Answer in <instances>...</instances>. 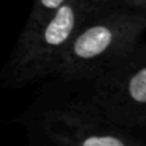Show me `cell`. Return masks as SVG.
<instances>
[{
    "mask_svg": "<svg viewBox=\"0 0 146 146\" xmlns=\"http://www.w3.org/2000/svg\"><path fill=\"white\" fill-rule=\"evenodd\" d=\"M66 2L68 0H35L24 30H35L44 25L60 11Z\"/></svg>",
    "mask_w": 146,
    "mask_h": 146,
    "instance_id": "obj_5",
    "label": "cell"
},
{
    "mask_svg": "<svg viewBox=\"0 0 146 146\" xmlns=\"http://www.w3.org/2000/svg\"><path fill=\"white\" fill-rule=\"evenodd\" d=\"M98 13L85 0H68L44 25L22 30L7 64L8 85L17 86L55 76L79 30Z\"/></svg>",
    "mask_w": 146,
    "mask_h": 146,
    "instance_id": "obj_2",
    "label": "cell"
},
{
    "mask_svg": "<svg viewBox=\"0 0 146 146\" xmlns=\"http://www.w3.org/2000/svg\"><path fill=\"white\" fill-rule=\"evenodd\" d=\"M121 8L143 11V10H146V0H123L121 2Z\"/></svg>",
    "mask_w": 146,
    "mask_h": 146,
    "instance_id": "obj_7",
    "label": "cell"
},
{
    "mask_svg": "<svg viewBox=\"0 0 146 146\" xmlns=\"http://www.w3.org/2000/svg\"><path fill=\"white\" fill-rule=\"evenodd\" d=\"M86 3L96 11L102 13L107 10H113V8H121V2L123 0H85Z\"/></svg>",
    "mask_w": 146,
    "mask_h": 146,
    "instance_id": "obj_6",
    "label": "cell"
},
{
    "mask_svg": "<svg viewBox=\"0 0 146 146\" xmlns=\"http://www.w3.org/2000/svg\"><path fill=\"white\" fill-rule=\"evenodd\" d=\"M88 104L123 129H146V44L94 77Z\"/></svg>",
    "mask_w": 146,
    "mask_h": 146,
    "instance_id": "obj_3",
    "label": "cell"
},
{
    "mask_svg": "<svg viewBox=\"0 0 146 146\" xmlns=\"http://www.w3.org/2000/svg\"><path fill=\"white\" fill-rule=\"evenodd\" d=\"M146 30L141 11L113 8L98 13L85 22L58 64L55 76L76 80L93 76L116 63L140 44Z\"/></svg>",
    "mask_w": 146,
    "mask_h": 146,
    "instance_id": "obj_1",
    "label": "cell"
},
{
    "mask_svg": "<svg viewBox=\"0 0 146 146\" xmlns=\"http://www.w3.org/2000/svg\"><path fill=\"white\" fill-rule=\"evenodd\" d=\"M41 126L55 146H143L88 102L52 108L44 115Z\"/></svg>",
    "mask_w": 146,
    "mask_h": 146,
    "instance_id": "obj_4",
    "label": "cell"
}]
</instances>
